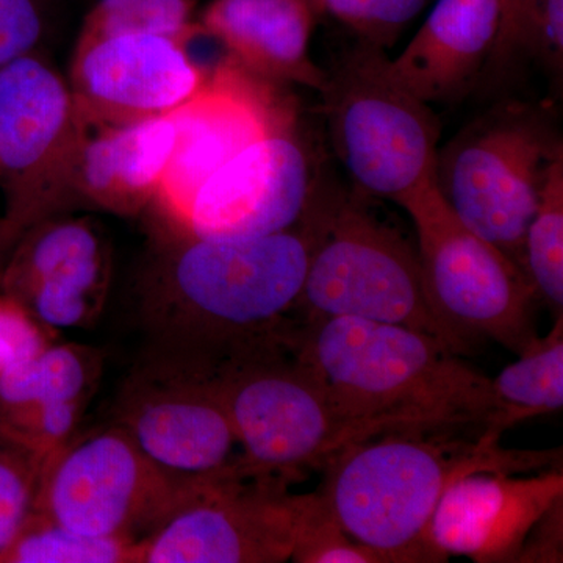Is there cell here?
<instances>
[{"label":"cell","mask_w":563,"mask_h":563,"mask_svg":"<svg viewBox=\"0 0 563 563\" xmlns=\"http://www.w3.org/2000/svg\"><path fill=\"white\" fill-rule=\"evenodd\" d=\"M110 284L111 250L102 229L65 213L33 225L0 268V292L52 332L91 325Z\"/></svg>","instance_id":"obj_15"},{"label":"cell","mask_w":563,"mask_h":563,"mask_svg":"<svg viewBox=\"0 0 563 563\" xmlns=\"http://www.w3.org/2000/svg\"><path fill=\"white\" fill-rule=\"evenodd\" d=\"M532 0H498V35L487 62V69L490 70L492 76L495 74L504 76L521 60V35H523L525 21Z\"/></svg>","instance_id":"obj_32"},{"label":"cell","mask_w":563,"mask_h":563,"mask_svg":"<svg viewBox=\"0 0 563 563\" xmlns=\"http://www.w3.org/2000/svg\"><path fill=\"white\" fill-rule=\"evenodd\" d=\"M296 357L376 435L396 431L496 432L517 424L493 379L429 333L398 324L303 321Z\"/></svg>","instance_id":"obj_2"},{"label":"cell","mask_w":563,"mask_h":563,"mask_svg":"<svg viewBox=\"0 0 563 563\" xmlns=\"http://www.w3.org/2000/svg\"><path fill=\"white\" fill-rule=\"evenodd\" d=\"M55 342V332L44 328L20 302L0 292V372L38 354Z\"/></svg>","instance_id":"obj_30"},{"label":"cell","mask_w":563,"mask_h":563,"mask_svg":"<svg viewBox=\"0 0 563 563\" xmlns=\"http://www.w3.org/2000/svg\"><path fill=\"white\" fill-rule=\"evenodd\" d=\"M280 84L231 55L207 74L199 91L173 111L176 147L155 202L174 231L199 188L240 152L274 133L295 131V103Z\"/></svg>","instance_id":"obj_13"},{"label":"cell","mask_w":563,"mask_h":563,"mask_svg":"<svg viewBox=\"0 0 563 563\" xmlns=\"http://www.w3.org/2000/svg\"><path fill=\"white\" fill-rule=\"evenodd\" d=\"M217 476L168 472L111 422L43 462L33 512L85 536L141 542Z\"/></svg>","instance_id":"obj_8"},{"label":"cell","mask_w":563,"mask_h":563,"mask_svg":"<svg viewBox=\"0 0 563 563\" xmlns=\"http://www.w3.org/2000/svg\"><path fill=\"white\" fill-rule=\"evenodd\" d=\"M496 432L396 431L344 448L318 496L347 536L387 563L439 562L428 529L444 492L476 472L537 473L562 451L503 450Z\"/></svg>","instance_id":"obj_3"},{"label":"cell","mask_w":563,"mask_h":563,"mask_svg":"<svg viewBox=\"0 0 563 563\" xmlns=\"http://www.w3.org/2000/svg\"><path fill=\"white\" fill-rule=\"evenodd\" d=\"M140 542L70 531L32 512L0 563H140Z\"/></svg>","instance_id":"obj_23"},{"label":"cell","mask_w":563,"mask_h":563,"mask_svg":"<svg viewBox=\"0 0 563 563\" xmlns=\"http://www.w3.org/2000/svg\"><path fill=\"white\" fill-rule=\"evenodd\" d=\"M320 92L336 157L355 190L399 203L433 179L440 122L393 76L385 51L358 41L325 70Z\"/></svg>","instance_id":"obj_6"},{"label":"cell","mask_w":563,"mask_h":563,"mask_svg":"<svg viewBox=\"0 0 563 563\" xmlns=\"http://www.w3.org/2000/svg\"><path fill=\"white\" fill-rule=\"evenodd\" d=\"M496 395L517 422L558 412L563 407V320L539 336L493 379Z\"/></svg>","instance_id":"obj_22"},{"label":"cell","mask_w":563,"mask_h":563,"mask_svg":"<svg viewBox=\"0 0 563 563\" xmlns=\"http://www.w3.org/2000/svg\"><path fill=\"white\" fill-rule=\"evenodd\" d=\"M366 198L357 190L332 195L314 188L303 217L313 243L298 313L303 321L357 318L404 325L465 354L472 347L433 313L418 251L369 210Z\"/></svg>","instance_id":"obj_4"},{"label":"cell","mask_w":563,"mask_h":563,"mask_svg":"<svg viewBox=\"0 0 563 563\" xmlns=\"http://www.w3.org/2000/svg\"><path fill=\"white\" fill-rule=\"evenodd\" d=\"M563 498L533 526L518 562H562Z\"/></svg>","instance_id":"obj_33"},{"label":"cell","mask_w":563,"mask_h":563,"mask_svg":"<svg viewBox=\"0 0 563 563\" xmlns=\"http://www.w3.org/2000/svg\"><path fill=\"white\" fill-rule=\"evenodd\" d=\"M563 498L561 466L523 473L476 472L455 481L437 506L428 543L439 562H518L533 526Z\"/></svg>","instance_id":"obj_17"},{"label":"cell","mask_w":563,"mask_h":563,"mask_svg":"<svg viewBox=\"0 0 563 563\" xmlns=\"http://www.w3.org/2000/svg\"><path fill=\"white\" fill-rule=\"evenodd\" d=\"M536 58L551 73L563 68V0H532L520 43V58Z\"/></svg>","instance_id":"obj_31"},{"label":"cell","mask_w":563,"mask_h":563,"mask_svg":"<svg viewBox=\"0 0 563 563\" xmlns=\"http://www.w3.org/2000/svg\"><path fill=\"white\" fill-rule=\"evenodd\" d=\"M314 11L346 25L361 43L388 49L420 14L428 0H310Z\"/></svg>","instance_id":"obj_26"},{"label":"cell","mask_w":563,"mask_h":563,"mask_svg":"<svg viewBox=\"0 0 563 563\" xmlns=\"http://www.w3.org/2000/svg\"><path fill=\"white\" fill-rule=\"evenodd\" d=\"M525 269L555 317L563 310V155L548 173L525 239Z\"/></svg>","instance_id":"obj_24"},{"label":"cell","mask_w":563,"mask_h":563,"mask_svg":"<svg viewBox=\"0 0 563 563\" xmlns=\"http://www.w3.org/2000/svg\"><path fill=\"white\" fill-rule=\"evenodd\" d=\"M41 466L38 457L0 439V554L33 512Z\"/></svg>","instance_id":"obj_27"},{"label":"cell","mask_w":563,"mask_h":563,"mask_svg":"<svg viewBox=\"0 0 563 563\" xmlns=\"http://www.w3.org/2000/svg\"><path fill=\"white\" fill-rule=\"evenodd\" d=\"M206 79L185 44L140 33L79 41L69 87L81 120L122 125L173 113Z\"/></svg>","instance_id":"obj_16"},{"label":"cell","mask_w":563,"mask_h":563,"mask_svg":"<svg viewBox=\"0 0 563 563\" xmlns=\"http://www.w3.org/2000/svg\"><path fill=\"white\" fill-rule=\"evenodd\" d=\"M561 155V136L542 109L504 102L437 151L435 184L470 231L525 269L526 232Z\"/></svg>","instance_id":"obj_5"},{"label":"cell","mask_w":563,"mask_h":563,"mask_svg":"<svg viewBox=\"0 0 563 563\" xmlns=\"http://www.w3.org/2000/svg\"><path fill=\"white\" fill-rule=\"evenodd\" d=\"M176 147L172 114L132 124L95 125L81 120L69 174V203L135 217L161 191Z\"/></svg>","instance_id":"obj_19"},{"label":"cell","mask_w":563,"mask_h":563,"mask_svg":"<svg viewBox=\"0 0 563 563\" xmlns=\"http://www.w3.org/2000/svg\"><path fill=\"white\" fill-rule=\"evenodd\" d=\"M81 118L70 87L38 52L0 65V268L25 232L69 206Z\"/></svg>","instance_id":"obj_10"},{"label":"cell","mask_w":563,"mask_h":563,"mask_svg":"<svg viewBox=\"0 0 563 563\" xmlns=\"http://www.w3.org/2000/svg\"><path fill=\"white\" fill-rule=\"evenodd\" d=\"M312 229L255 239L162 233L135 284L144 350L195 363L211 379L262 355L296 352Z\"/></svg>","instance_id":"obj_1"},{"label":"cell","mask_w":563,"mask_h":563,"mask_svg":"<svg viewBox=\"0 0 563 563\" xmlns=\"http://www.w3.org/2000/svg\"><path fill=\"white\" fill-rule=\"evenodd\" d=\"M317 181L295 131L274 133L240 152L199 188L174 231L192 239H255L301 224Z\"/></svg>","instance_id":"obj_14"},{"label":"cell","mask_w":563,"mask_h":563,"mask_svg":"<svg viewBox=\"0 0 563 563\" xmlns=\"http://www.w3.org/2000/svg\"><path fill=\"white\" fill-rule=\"evenodd\" d=\"M103 361L98 347L55 340L0 372V439L46 461L76 435Z\"/></svg>","instance_id":"obj_18"},{"label":"cell","mask_w":563,"mask_h":563,"mask_svg":"<svg viewBox=\"0 0 563 563\" xmlns=\"http://www.w3.org/2000/svg\"><path fill=\"white\" fill-rule=\"evenodd\" d=\"M498 27V0H439L390 60L393 76L429 106L455 101L487 66Z\"/></svg>","instance_id":"obj_20"},{"label":"cell","mask_w":563,"mask_h":563,"mask_svg":"<svg viewBox=\"0 0 563 563\" xmlns=\"http://www.w3.org/2000/svg\"><path fill=\"white\" fill-rule=\"evenodd\" d=\"M292 562L298 563H387L383 554L352 539L336 525L314 493L312 509L296 543Z\"/></svg>","instance_id":"obj_28"},{"label":"cell","mask_w":563,"mask_h":563,"mask_svg":"<svg viewBox=\"0 0 563 563\" xmlns=\"http://www.w3.org/2000/svg\"><path fill=\"white\" fill-rule=\"evenodd\" d=\"M195 0H99L87 20L79 41L118 35H161L187 46L206 35L192 21Z\"/></svg>","instance_id":"obj_25"},{"label":"cell","mask_w":563,"mask_h":563,"mask_svg":"<svg viewBox=\"0 0 563 563\" xmlns=\"http://www.w3.org/2000/svg\"><path fill=\"white\" fill-rule=\"evenodd\" d=\"M314 493L292 495L287 481L252 476L242 463L141 540L140 563L291 561Z\"/></svg>","instance_id":"obj_11"},{"label":"cell","mask_w":563,"mask_h":563,"mask_svg":"<svg viewBox=\"0 0 563 563\" xmlns=\"http://www.w3.org/2000/svg\"><path fill=\"white\" fill-rule=\"evenodd\" d=\"M47 29L44 0H0V65L38 52Z\"/></svg>","instance_id":"obj_29"},{"label":"cell","mask_w":563,"mask_h":563,"mask_svg":"<svg viewBox=\"0 0 563 563\" xmlns=\"http://www.w3.org/2000/svg\"><path fill=\"white\" fill-rule=\"evenodd\" d=\"M113 413V424L168 472L209 477L240 463L217 384L176 355L144 350L118 391Z\"/></svg>","instance_id":"obj_12"},{"label":"cell","mask_w":563,"mask_h":563,"mask_svg":"<svg viewBox=\"0 0 563 563\" xmlns=\"http://www.w3.org/2000/svg\"><path fill=\"white\" fill-rule=\"evenodd\" d=\"M314 13L310 0H213L199 24L257 76L321 91L325 70L310 58Z\"/></svg>","instance_id":"obj_21"},{"label":"cell","mask_w":563,"mask_h":563,"mask_svg":"<svg viewBox=\"0 0 563 563\" xmlns=\"http://www.w3.org/2000/svg\"><path fill=\"white\" fill-rule=\"evenodd\" d=\"M398 206L412 218L422 284L437 318L466 346L487 336L518 355L528 350L539 339V296L528 273L455 217L435 176Z\"/></svg>","instance_id":"obj_9"},{"label":"cell","mask_w":563,"mask_h":563,"mask_svg":"<svg viewBox=\"0 0 563 563\" xmlns=\"http://www.w3.org/2000/svg\"><path fill=\"white\" fill-rule=\"evenodd\" d=\"M242 462L254 476L296 479L376 435L352 418L296 352L262 355L214 377Z\"/></svg>","instance_id":"obj_7"}]
</instances>
